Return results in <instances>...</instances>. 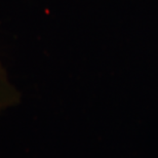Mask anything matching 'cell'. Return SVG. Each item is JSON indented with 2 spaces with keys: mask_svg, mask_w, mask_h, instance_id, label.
Segmentation results:
<instances>
[{
  "mask_svg": "<svg viewBox=\"0 0 158 158\" xmlns=\"http://www.w3.org/2000/svg\"><path fill=\"white\" fill-rule=\"evenodd\" d=\"M21 101V93L9 76V73L0 58V114L15 108Z\"/></svg>",
  "mask_w": 158,
  "mask_h": 158,
  "instance_id": "6da1fadb",
  "label": "cell"
}]
</instances>
